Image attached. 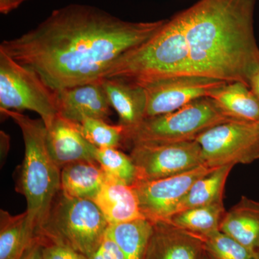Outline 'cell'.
<instances>
[{"instance_id": "30bf717a", "label": "cell", "mask_w": 259, "mask_h": 259, "mask_svg": "<svg viewBox=\"0 0 259 259\" xmlns=\"http://www.w3.org/2000/svg\"><path fill=\"white\" fill-rule=\"evenodd\" d=\"M213 168L202 164L175 176L136 182L133 187L144 217L153 223L168 221L194 182Z\"/></svg>"}, {"instance_id": "83f0119b", "label": "cell", "mask_w": 259, "mask_h": 259, "mask_svg": "<svg viewBox=\"0 0 259 259\" xmlns=\"http://www.w3.org/2000/svg\"><path fill=\"white\" fill-rule=\"evenodd\" d=\"M98 250L105 259H126L120 247L106 233Z\"/></svg>"}, {"instance_id": "ba28073f", "label": "cell", "mask_w": 259, "mask_h": 259, "mask_svg": "<svg viewBox=\"0 0 259 259\" xmlns=\"http://www.w3.org/2000/svg\"><path fill=\"white\" fill-rule=\"evenodd\" d=\"M204 164L211 168L248 164L259 158V122L231 120L199 135Z\"/></svg>"}, {"instance_id": "603a6c76", "label": "cell", "mask_w": 259, "mask_h": 259, "mask_svg": "<svg viewBox=\"0 0 259 259\" xmlns=\"http://www.w3.org/2000/svg\"><path fill=\"white\" fill-rule=\"evenodd\" d=\"M26 212L12 215L0 211V259H20L30 243L26 231Z\"/></svg>"}, {"instance_id": "9c48e42d", "label": "cell", "mask_w": 259, "mask_h": 259, "mask_svg": "<svg viewBox=\"0 0 259 259\" xmlns=\"http://www.w3.org/2000/svg\"><path fill=\"white\" fill-rule=\"evenodd\" d=\"M130 156L137 169V182L175 176L204 164L196 141L138 143L133 145Z\"/></svg>"}, {"instance_id": "d4e9b609", "label": "cell", "mask_w": 259, "mask_h": 259, "mask_svg": "<svg viewBox=\"0 0 259 259\" xmlns=\"http://www.w3.org/2000/svg\"><path fill=\"white\" fill-rule=\"evenodd\" d=\"M84 139L99 148H119L124 144V128L122 126L110 125L106 121L85 118L76 123Z\"/></svg>"}, {"instance_id": "f1b7e54d", "label": "cell", "mask_w": 259, "mask_h": 259, "mask_svg": "<svg viewBox=\"0 0 259 259\" xmlns=\"http://www.w3.org/2000/svg\"><path fill=\"white\" fill-rule=\"evenodd\" d=\"M42 243L37 237H34L24 250L20 259H41Z\"/></svg>"}, {"instance_id": "836d02e7", "label": "cell", "mask_w": 259, "mask_h": 259, "mask_svg": "<svg viewBox=\"0 0 259 259\" xmlns=\"http://www.w3.org/2000/svg\"><path fill=\"white\" fill-rule=\"evenodd\" d=\"M256 259H259V252L258 253V254L256 255Z\"/></svg>"}, {"instance_id": "cb8c5ba5", "label": "cell", "mask_w": 259, "mask_h": 259, "mask_svg": "<svg viewBox=\"0 0 259 259\" xmlns=\"http://www.w3.org/2000/svg\"><path fill=\"white\" fill-rule=\"evenodd\" d=\"M94 157L109 177L129 186H134L137 182V169L132 158L118 148L95 146Z\"/></svg>"}, {"instance_id": "d6a6232c", "label": "cell", "mask_w": 259, "mask_h": 259, "mask_svg": "<svg viewBox=\"0 0 259 259\" xmlns=\"http://www.w3.org/2000/svg\"><path fill=\"white\" fill-rule=\"evenodd\" d=\"M204 259H211L210 257H209V255L207 254V253H206V252L205 255H204Z\"/></svg>"}, {"instance_id": "ac0fdd59", "label": "cell", "mask_w": 259, "mask_h": 259, "mask_svg": "<svg viewBox=\"0 0 259 259\" xmlns=\"http://www.w3.org/2000/svg\"><path fill=\"white\" fill-rule=\"evenodd\" d=\"M107 179L97 161H79L61 169V192L73 198L94 200Z\"/></svg>"}, {"instance_id": "7402d4cb", "label": "cell", "mask_w": 259, "mask_h": 259, "mask_svg": "<svg viewBox=\"0 0 259 259\" xmlns=\"http://www.w3.org/2000/svg\"><path fill=\"white\" fill-rule=\"evenodd\" d=\"M223 201L175 213L167 222L193 234L207 236L221 231L226 214Z\"/></svg>"}, {"instance_id": "4dcf8cb0", "label": "cell", "mask_w": 259, "mask_h": 259, "mask_svg": "<svg viewBox=\"0 0 259 259\" xmlns=\"http://www.w3.org/2000/svg\"><path fill=\"white\" fill-rule=\"evenodd\" d=\"M250 89L259 100V71L250 79Z\"/></svg>"}, {"instance_id": "484cf974", "label": "cell", "mask_w": 259, "mask_h": 259, "mask_svg": "<svg viewBox=\"0 0 259 259\" xmlns=\"http://www.w3.org/2000/svg\"><path fill=\"white\" fill-rule=\"evenodd\" d=\"M200 237L211 259H256L248 248L222 231Z\"/></svg>"}, {"instance_id": "5bb4252c", "label": "cell", "mask_w": 259, "mask_h": 259, "mask_svg": "<svg viewBox=\"0 0 259 259\" xmlns=\"http://www.w3.org/2000/svg\"><path fill=\"white\" fill-rule=\"evenodd\" d=\"M47 129L48 150L60 169L76 162L96 161L95 146L84 139L75 122L59 115Z\"/></svg>"}, {"instance_id": "6da1fadb", "label": "cell", "mask_w": 259, "mask_h": 259, "mask_svg": "<svg viewBox=\"0 0 259 259\" xmlns=\"http://www.w3.org/2000/svg\"><path fill=\"white\" fill-rule=\"evenodd\" d=\"M166 20L126 21L95 7L69 5L20 36L3 40L0 51L59 91L100 81L116 60L151 38Z\"/></svg>"}, {"instance_id": "e0dca14e", "label": "cell", "mask_w": 259, "mask_h": 259, "mask_svg": "<svg viewBox=\"0 0 259 259\" xmlns=\"http://www.w3.org/2000/svg\"><path fill=\"white\" fill-rule=\"evenodd\" d=\"M220 230L248 248L256 258L259 252V202L242 197L226 212Z\"/></svg>"}, {"instance_id": "277c9868", "label": "cell", "mask_w": 259, "mask_h": 259, "mask_svg": "<svg viewBox=\"0 0 259 259\" xmlns=\"http://www.w3.org/2000/svg\"><path fill=\"white\" fill-rule=\"evenodd\" d=\"M183 76H191L189 52L177 13L151 38L121 56L101 79H119L143 85Z\"/></svg>"}, {"instance_id": "3957f363", "label": "cell", "mask_w": 259, "mask_h": 259, "mask_svg": "<svg viewBox=\"0 0 259 259\" xmlns=\"http://www.w3.org/2000/svg\"><path fill=\"white\" fill-rule=\"evenodd\" d=\"M0 111L13 119L23 134L25 157L16 190L26 199V231L31 241L61 192V169L48 150L47 129L41 118L31 119L14 110Z\"/></svg>"}, {"instance_id": "2e32d148", "label": "cell", "mask_w": 259, "mask_h": 259, "mask_svg": "<svg viewBox=\"0 0 259 259\" xmlns=\"http://www.w3.org/2000/svg\"><path fill=\"white\" fill-rule=\"evenodd\" d=\"M93 201L103 213L109 226L145 218L140 209L134 187L111 177L107 176L106 182Z\"/></svg>"}, {"instance_id": "ffe728a7", "label": "cell", "mask_w": 259, "mask_h": 259, "mask_svg": "<svg viewBox=\"0 0 259 259\" xmlns=\"http://www.w3.org/2000/svg\"><path fill=\"white\" fill-rule=\"evenodd\" d=\"M233 166L230 164L213 168L196 181L181 201L176 213L223 201L225 186Z\"/></svg>"}, {"instance_id": "8fae6325", "label": "cell", "mask_w": 259, "mask_h": 259, "mask_svg": "<svg viewBox=\"0 0 259 259\" xmlns=\"http://www.w3.org/2000/svg\"><path fill=\"white\" fill-rule=\"evenodd\" d=\"M226 83L203 76H183L140 85L144 88L146 95L145 118L169 113L194 100L208 97L211 92Z\"/></svg>"}, {"instance_id": "5b68a950", "label": "cell", "mask_w": 259, "mask_h": 259, "mask_svg": "<svg viewBox=\"0 0 259 259\" xmlns=\"http://www.w3.org/2000/svg\"><path fill=\"white\" fill-rule=\"evenodd\" d=\"M108 226L93 200L73 198L60 192L35 237L42 244L64 245L90 258L100 248Z\"/></svg>"}, {"instance_id": "9a60e30c", "label": "cell", "mask_w": 259, "mask_h": 259, "mask_svg": "<svg viewBox=\"0 0 259 259\" xmlns=\"http://www.w3.org/2000/svg\"><path fill=\"white\" fill-rule=\"evenodd\" d=\"M112 108L119 117L118 125L131 131L145 119L146 95L144 88L137 83L119 79L100 80Z\"/></svg>"}, {"instance_id": "52a82bcc", "label": "cell", "mask_w": 259, "mask_h": 259, "mask_svg": "<svg viewBox=\"0 0 259 259\" xmlns=\"http://www.w3.org/2000/svg\"><path fill=\"white\" fill-rule=\"evenodd\" d=\"M36 112L47 128L59 115L56 92L33 70L0 51V110Z\"/></svg>"}, {"instance_id": "f546056e", "label": "cell", "mask_w": 259, "mask_h": 259, "mask_svg": "<svg viewBox=\"0 0 259 259\" xmlns=\"http://www.w3.org/2000/svg\"><path fill=\"white\" fill-rule=\"evenodd\" d=\"M28 0H0V13L7 15Z\"/></svg>"}, {"instance_id": "8992f818", "label": "cell", "mask_w": 259, "mask_h": 259, "mask_svg": "<svg viewBox=\"0 0 259 259\" xmlns=\"http://www.w3.org/2000/svg\"><path fill=\"white\" fill-rule=\"evenodd\" d=\"M231 120H235L225 115L212 99L202 97L175 111L145 118L124 132V144L195 141L204 131Z\"/></svg>"}, {"instance_id": "d6986e66", "label": "cell", "mask_w": 259, "mask_h": 259, "mask_svg": "<svg viewBox=\"0 0 259 259\" xmlns=\"http://www.w3.org/2000/svg\"><path fill=\"white\" fill-rule=\"evenodd\" d=\"M208 97L233 120L259 122V100L245 83H227L211 92Z\"/></svg>"}, {"instance_id": "4316f807", "label": "cell", "mask_w": 259, "mask_h": 259, "mask_svg": "<svg viewBox=\"0 0 259 259\" xmlns=\"http://www.w3.org/2000/svg\"><path fill=\"white\" fill-rule=\"evenodd\" d=\"M41 259H89L76 250L64 245L42 244Z\"/></svg>"}, {"instance_id": "7c38bea8", "label": "cell", "mask_w": 259, "mask_h": 259, "mask_svg": "<svg viewBox=\"0 0 259 259\" xmlns=\"http://www.w3.org/2000/svg\"><path fill=\"white\" fill-rule=\"evenodd\" d=\"M200 236L167 221L153 223L144 259H204Z\"/></svg>"}, {"instance_id": "7a4b0ae2", "label": "cell", "mask_w": 259, "mask_h": 259, "mask_svg": "<svg viewBox=\"0 0 259 259\" xmlns=\"http://www.w3.org/2000/svg\"><path fill=\"white\" fill-rule=\"evenodd\" d=\"M258 0H198L179 12L189 52L191 76L250 88L259 71L253 17Z\"/></svg>"}, {"instance_id": "4fadbf2b", "label": "cell", "mask_w": 259, "mask_h": 259, "mask_svg": "<svg viewBox=\"0 0 259 259\" xmlns=\"http://www.w3.org/2000/svg\"><path fill=\"white\" fill-rule=\"evenodd\" d=\"M59 115L79 123L85 118L106 121L111 115V105L101 81L56 91Z\"/></svg>"}, {"instance_id": "44dd1931", "label": "cell", "mask_w": 259, "mask_h": 259, "mask_svg": "<svg viewBox=\"0 0 259 259\" xmlns=\"http://www.w3.org/2000/svg\"><path fill=\"white\" fill-rule=\"evenodd\" d=\"M153 223L146 218L110 225L106 235L117 243L126 259H144Z\"/></svg>"}, {"instance_id": "1f68e13d", "label": "cell", "mask_w": 259, "mask_h": 259, "mask_svg": "<svg viewBox=\"0 0 259 259\" xmlns=\"http://www.w3.org/2000/svg\"><path fill=\"white\" fill-rule=\"evenodd\" d=\"M89 259H105L98 250Z\"/></svg>"}]
</instances>
